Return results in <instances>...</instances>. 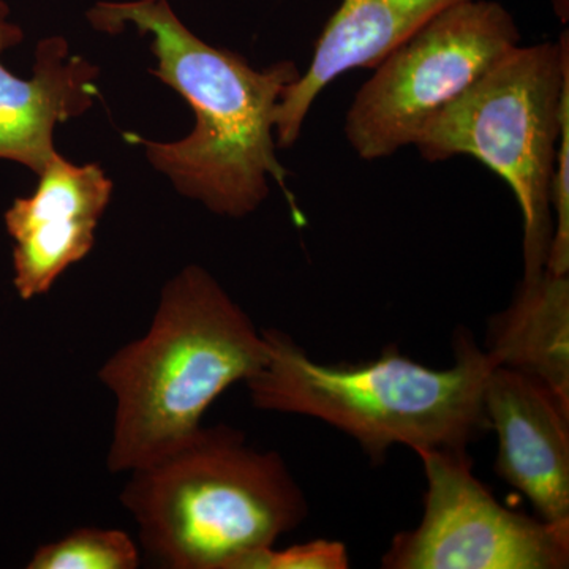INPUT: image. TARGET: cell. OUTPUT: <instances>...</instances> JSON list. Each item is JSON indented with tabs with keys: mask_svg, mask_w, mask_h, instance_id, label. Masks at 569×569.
<instances>
[{
	"mask_svg": "<svg viewBox=\"0 0 569 569\" xmlns=\"http://www.w3.org/2000/svg\"><path fill=\"white\" fill-rule=\"evenodd\" d=\"M121 501L142 548L171 569H241L309 512L280 455L223 425L201 426L171 455L130 471Z\"/></svg>",
	"mask_w": 569,
	"mask_h": 569,
	"instance_id": "277c9868",
	"label": "cell"
},
{
	"mask_svg": "<svg viewBox=\"0 0 569 569\" xmlns=\"http://www.w3.org/2000/svg\"><path fill=\"white\" fill-rule=\"evenodd\" d=\"M520 43L515 17L489 0H462L389 52L348 108L356 156L388 159L415 146L430 119Z\"/></svg>",
	"mask_w": 569,
	"mask_h": 569,
	"instance_id": "8992f818",
	"label": "cell"
},
{
	"mask_svg": "<svg viewBox=\"0 0 569 569\" xmlns=\"http://www.w3.org/2000/svg\"><path fill=\"white\" fill-rule=\"evenodd\" d=\"M569 112L568 33L511 48L430 119L415 146L427 162L477 159L508 183L522 213L523 277L545 271L561 123Z\"/></svg>",
	"mask_w": 569,
	"mask_h": 569,
	"instance_id": "5b68a950",
	"label": "cell"
},
{
	"mask_svg": "<svg viewBox=\"0 0 569 569\" xmlns=\"http://www.w3.org/2000/svg\"><path fill=\"white\" fill-rule=\"evenodd\" d=\"M141 556L126 531L82 527L36 550L29 569H134Z\"/></svg>",
	"mask_w": 569,
	"mask_h": 569,
	"instance_id": "4fadbf2b",
	"label": "cell"
},
{
	"mask_svg": "<svg viewBox=\"0 0 569 569\" xmlns=\"http://www.w3.org/2000/svg\"><path fill=\"white\" fill-rule=\"evenodd\" d=\"M350 557L346 545L316 539L305 545L277 550L274 546L253 553L241 569H347Z\"/></svg>",
	"mask_w": 569,
	"mask_h": 569,
	"instance_id": "5bb4252c",
	"label": "cell"
},
{
	"mask_svg": "<svg viewBox=\"0 0 569 569\" xmlns=\"http://www.w3.org/2000/svg\"><path fill=\"white\" fill-rule=\"evenodd\" d=\"M485 411L497 433L498 477L529 498L539 519L569 522V411L537 380L501 366L486 381Z\"/></svg>",
	"mask_w": 569,
	"mask_h": 569,
	"instance_id": "9c48e42d",
	"label": "cell"
},
{
	"mask_svg": "<svg viewBox=\"0 0 569 569\" xmlns=\"http://www.w3.org/2000/svg\"><path fill=\"white\" fill-rule=\"evenodd\" d=\"M425 467V515L392 539L387 569H563L569 522L505 508L473 473L467 449L417 452Z\"/></svg>",
	"mask_w": 569,
	"mask_h": 569,
	"instance_id": "52a82bcc",
	"label": "cell"
},
{
	"mask_svg": "<svg viewBox=\"0 0 569 569\" xmlns=\"http://www.w3.org/2000/svg\"><path fill=\"white\" fill-rule=\"evenodd\" d=\"M462 0H342L317 40L312 62L283 89L274 112L277 148H290L320 93L356 69L378 63L422 26Z\"/></svg>",
	"mask_w": 569,
	"mask_h": 569,
	"instance_id": "8fae6325",
	"label": "cell"
},
{
	"mask_svg": "<svg viewBox=\"0 0 569 569\" xmlns=\"http://www.w3.org/2000/svg\"><path fill=\"white\" fill-rule=\"evenodd\" d=\"M39 178L36 192L17 198L3 216L13 239V284L24 301L47 295L91 252L112 194L102 167L74 164L59 152Z\"/></svg>",
	"mask_w": 569,
	"mask_h": 569,
	"instance_id": "ba28073f",
	"label": "cell"
},
{
	"mask_svg": "<svg viewBox=\"0 0 569 569\" xmlns=\"http://www.w3.org/2000/svg\"><path fill=\"white\" fill-rule=\"evenodd\" d=\"M88 21L96 31L112 36L129 26L151 36L157 59L152 74L192 108L194 126L182 140L123 134L144 148L152 167L179 193L217 216L244 219L264 203L272 179L296 211L288 171L277 159L274 133L280 96L301 74L295 62L254 69L238 52L194 36L168 0H104L88 11Z\"/></svg>",
	"mask_w": 569,
	"mask_h": 569,
	"instance_id": "6da1fadb",
	"label": "cell"
},
{
	"mask_svg": "<svg viewBox=\"0 0 569 569\" xmlns=\"http://www.w3.org/2000/svg\"><path fill=\"white\" fill-rule=\"evenodd\" d=\"M9 14V6L0 0V56L24 39ZM97 77L99 67L71 54L63 37L39 41L31 80L11 73L0 61V160L39 176L58 153L56 126L91 110L99 96Z\"/></svg>",
	"mask_w": 569,
	"mask_h": 569,
	"instance_id": "30bf717a",
	"label": "cell"
},
{
	"mask_svg": "<svg viewBox=\"0 0 569 569\" xmlns=\"http://www.w3.org/2000/svg\"><path fill=\"white\" fill-rule=\"evenodd\" d=\"M486 353L533 378L569 411V274L523 277L511 305L489 321Z\"/></svg>",
	"mask_w": 569,
	"mask_h": 569,
	"instance_id": "7c38bea8",
	"label": "cell"
},
{
	"mask_svg": "<svg viewBox=\"0 0 569 569\" xmlns=\"http://www.w3.org/2000/svg\"><path fill=\"white\" fill-rule=\"evenodd\" d=\"M268 361L246 381L258 410L320 419L358 441L373 462L395 445L467 449L488 429L485 388L497 367L466 329L455 366L430 369L389 348L361 365H321L290 336L266 329Z\"/></svg>",
	"mask_w": 569,
	"mask_h": 569,
	"instance_id": "3957f363",
	"label": "cell"
},
{
	"mask_svg": "<svg viewBox=\"0 0 569 569\" xmlns=\"http://www.w3.org/2000/svg\"><path fill=\"white\" fill-rule=\"evenodd\" d=\"M266 361L268 342L252 318L211 272L183 268L164 284L146 335L100 367L116 403L110 471L130 473L181 448L213 400Z\"/></svg>",
	"mask_w": 569,
	"mask_h": 569,
	"instance_id": "7a4b0ae2",
	"label": "cell"
}]
</instances>
